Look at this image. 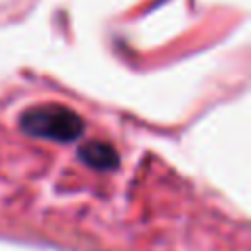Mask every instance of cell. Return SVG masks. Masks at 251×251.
<instances>
[{"label": "cell", "instance_id": "7a4b0ae2", "mask_svg": "<svg viewBox=\"0 0 251 251\" xmlns=\"http://www.w3.org/2000/svg\"><path fill=\"white\" fill-rule=\"evenodd\" d=\"M77 154L82 163H86L93 170H101V172H110L119 165V152L108 141H88L79 148Z\"/></svg>", "mask_w": 251, "mask_h": 251}, {"label": "cell", "instance_id": "6da1fadb", "mask_svg": "<svg viewBox=\"0 0 251 251\" xmlns=\"http://www.w3.org/2000/svg\"><path fill=\"white\" fill-rule=\"evenodd\" d=\"M20 130L33 139L73 143L86 130V124L75 110L62 104L33 106L20 115Z\"/></svg>", "mask_w": 251, "mask_h": 251}]
</instances>
